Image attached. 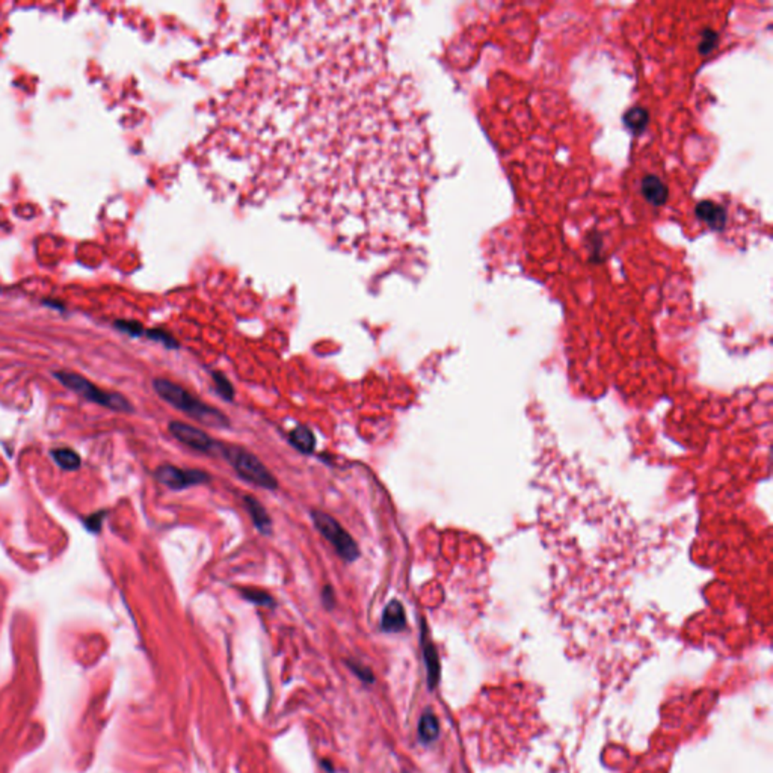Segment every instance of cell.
Segmentation results:
<instances>
[{"label": "cell", "instance_id": "obj_1", "mask_svg": "<svg viewBox=\"0 0 773 773\" xmlns=\"http://www.w3.org/2000/svg\"><path fill=\"white\" fill-rule=\"evenodd\" d=\"M387 26L369 5L272 12L211 130L248 193L290 198L350 245L399 241L420 188V123Z\"/></svg>", "mask_w": 773, "mask_h": 773}, {"label": "cell", "instance_id": "obj_2", "mask_svg": "<svg viewBox=\"0 0 773 773\" xmlns=\"http://www.w3.org/2000/svg\"><path fill=\"white\" fill-rule=\"evenodd\" d=\"M153 387L157 395H159L165 402L173 405L174 408L183 411L185 414L191 415L193 420L200 422L201 425L208 426V428H219V429L230 426L228 417L224 413H221L219 410L213 408V406L204 403L198 398L191 395L188 390L171 381H168V379H162V378L154 379Z\"/></svg>", "mask_w": 773, "mask_h": 773}, {"label": "cell", "instance_id": "obj_3", "mask_svg": "<svg viewBox=\"0 0 773 773\" xmlns=\"http://www.w3.org/2000/svg\"><path fill=\"white\" fill-rule=\"evenodd\" d=\"M219 449L222 452V456L226 458L231 467L238 471V475L245 480L271 491L278 488L277 478L271 473L266 465L261 463L254 453L248 452L246 449L241 448V445L231 444H219Z\"/></svg>", "mask_w": 773, "mask_h": 773}, {"label": "cell", "instance_id": "obj_4", "mask_svg": "<svg viewBox=\"0 0 773 773\" xmlns=\"http://www.w3.org/2000/svg\"><path fill=\"white\" fill-rule=\"evenodd\" d=\"M55 376L64 387H67L69 390L77 393L79 396L85 398L89 402H94L97 405L104 406V408H109V410H113V411H120V413H132L133 411L132 403H130L123 395H118V393L104 391V390L98 388L97 385H94L93 383H91L89 379H86V378H84L81 375L73 373V372H56Z\"/></svg>", "mask_w": 773, "mask_h": 773}, {"label": "cell", "instance_id": "obj_5", "mask_svg": "<svg viewBox=\"0 0 773 773\" xmlns=\"http://www.w3.org/2000/svg\"><path fill=\"white\" fill-rule=\"evenodd\" d=\"M311 520L316 529L325 536V540L335 548V553L345 562L350 563L360 557L357 542L352 540L348 530L340 526V522L335 518L322 512V510H313Z\"/></svg>", "mask_w": 773, "mask_h": 773}, {"label": "cell", "instance_id": "obj_6", "mask_svg": "<svg viewBox=\"0 0 773 773\" xmlns=\"http://www.w3.org/2000/svg\"><path fill=\"white\" fill-rule=\"evenodd\" d=\"M156 479L174 491L211 482V476L203 470H183L168 464L156 470Z\"/></svg>", "mask_w": 773, "mask_h": 773}, {"label": "cell", "instance_id": "obj_7", "mask_svg": "<svg viewBox=\"0 0 773 773\" xmlns=\"http://www.w3.org/2000/svg\"><path fill=\"white\" fill-rule=\"evenodd\" d=\"M169 432H171V435L177 438L181 444H185L188 445V448L198 450V452L211 453L219 445L213 438L208 437L204 430L196 429L183 422L169 423Z\"/></svg>", "mask_w": 773, "mask_h": 773}, {"label": "cell", "instance_id": "obj_8", "mask_svg": "<svg viewBox=\"0 0 773 773\" xmlns=\"http://www.w3.org/2000/svg\"><path fill=\"white\" fill-rule=\"evenodd\" d=\"M406 628V615L402 602L393 600L385 606L381 618V630L384 633H400Z\"/></svg>", "mask_w": 773, "mask_h": 773}, {"label": "cell", "instance_id": "obj_9", "mask_svg": "<svg viewBox=\"0 0 773 773\" xmlns=\"http://www.w3.org/2000/svg\"><path fill=\"white\" fill-rule=\"evenodd\" d=\"M695 212H697V216L714 231H720L727 224L725 208L713 201H701L697 206Z\"/></svg>", "mask_w": 773, "mask_h": 773}, {"label": "cell", "instance_id": "obj_10", "mask_svg": "<svg viewBox=\"0 0 773 773\" xmlns=\"http://www.w3.org/2000/svg\"><path fill=\"white\" fill-rule=\"evenodd\" d=\"M640 191L644 198L656 207L663 206L667 201V195H670L666 183L662 181L657 176H647L642 178Z\"/></svg>", "mask_w": 773, "mask_h": 773}, {"label": "cell", "instance_id": "obj_11", "mask_svg": "<svg viewBox=\"0 0 773 773\" xmlns=\"http://www.w3.org/2000/svg\"><path fill=\"white\" fill-rule=\"evenodd\" d=\"M243 502H245L248 514H250V517H251V520L254 522V526L257 527V530L260 533H263V535H271L272 533V520H271V517L268 514V510L265 509V506L261 505L253 495H245Z\"/></svg>", "mask_w": 773, "mask_h": 773}, {"label": "cell", "instance_id": "obj_12", "mask_svg": "<svg viewBox=\"0 0 773 773\" xmlns=\"http://www.w3.org/2000/svg\"><path fill=\"white\" fill-rule=\"evenodd\" d=\"M422 644H423V657H425L426 670H428V684L430 689H434L440 678V660H438V654L434 644H432L430 639L426 636L425 625H423V633H422Z\"/></svg>", "mask_w": 773, "mask_h": 773}, {"label": "cell", "instance_id": "obj_13", "mask_svg": "<svg viewBox=\"0 0 773 773\" xmlns=\"http://www.w3.org/2000/svg\"><path fill=\"white\" fill-rule=\"evenodd\" d=\"M289 441L300 453L310 455L316 449V437H314L313 430L304 425H299L290 430Z\"/></svg>", "mask_w": 773, "mask_h": 773}, {"label": "cell", "instance_id": "obj_14", "mask_svg": "<svg viewBox=\"0 0 773 773\" xmlns=\"http://www.w3.org/2000/svg\"><path fill=\"white\" fill-rule=\"evenodd\" d=\"M650 123V113L644 108H632L624 113V124L632 130L635 135H640L647 128Z\"/></svg>", "mask_w": 773, "mask_h": 773}, {"label": "cell", "instance_id": "obj_15", "mask_svg": "<svg viewBox=\"0 0 773 773\" xmlns=\"http://www.w3.org/2000/svg\"><path fill=\"white\" fill-rule=\"evenodd\" d=\"M438 734H440L438 719L435 717V714L426 712L420 717V722H418V739H420L422 743H430L438 737Z\"/></svg>", "mask_w": 773, "mask_h": 773}, {"label": "cell", "instance_id": "obj_16", "mask_svg": "<svg viewBox=\"0 0 773 773\" xmlns=\"http://www.w3.org/2000/svg\"><path fill=\"white\" fill-rule=\"evenodd\" d=\"M51 456H54L55 463L62 470H67V471L77 470L79 467H81V463H82L81 456H79L74 450L67 449V448H61V449L51 450Z\"/></svg>", "mask_w": 773, "mask_h": 773}, {"label": "cell", "instance_id": "obj_17", "mask_svg": "<svg viewBox=\"0 0 773 773\" xmlns=\"http://www.w3.org/2000/svg\"><path fill=\"white\" fill-rule=\"evenodd\" d=\"M239 592L246 601L253 602V605H257V606H261V607H273L275 606L273 597L269 595L265 591H261V589H257V587H239Z\"/></svg>", "mask_w": 773, "mask_h": 773}, {"label": "cell", "instance_id": "obj_18", "mask_svg": "<svg viewBox=\"0 0 773 773\" xmlns=\"http://www.w3.org/2000/svg\"><path fill=\"white\" fill-rule=\"evenodd\" d=\"M212 378H213V383H215V388L218 391V395L222 399L231 402L234 399V387L228 381V378L224 373H219V372H212Z\"/></svg>", "mask_w": 773, "mask_h": 773}, {"label": "cell", "instance_id": "obj_19", "mask_svg": "<svg viewBox=\"0 0 773 773\" xmlns=\"http://www.w3.org/2000/svg\"><path fill=\"white\" fill-rule=\"evenodd\" d=\"M717 39H719V36H717L716 32H713V31H710V29H707V31L702 34V39H701V43H699V51H701V54H702V55H709L710 51H713L714 47H716V44H717Z\"/></svg>", "mask_w": 773, "mask_h": 773}, {"label": "cell", "instance_id": "obj_20", "mask_svg": "<svg viewBox=\"0 0 773 773\" xmlns=\"http://www.w3.org/2000/svg\"><path fill=\"white\" fill-rule=\"evenodd\" d=\"M348 666L350 667V671L353 674H355L361 681H364V683H373L375 678H373L370 667H365L358 662H348Z\"/></svg>", "mask_w": 773, "mask_h": 773}, {"label": "cell", "instance_id": "obj_21", "mask_svg": "<svg viewBox=\"0 0 773 773\" xmlns=\"http://www.w3.org/2000/svg\"><path fill=\"white\" fill-rule=\"evenodd\" d=\"M115 326H116V328H118V330H121L123 333H127V334H130V335H133V337H138V335L143 334V330H142V326H141L139 323H136V322L118 320V322H115Z\"/></svg>", "mask_w": 773, "mask_h": 773}, {"label": "cell", "instance_id": "obj_22", "mask_svg": "<svg viewBox=\"0 0 773 773\" xmlns=\"http://www.w3.org/2000/svg\"><path fill=\"white\" fill-rule=\"evenodd\" d=\"M103 518H104V512H96L91 517H88L85 520V524H86V529L91 530V532H100L101 529V522H103Z\"/></svg>", "mask_w": 773, "mask_h": 773}, {"label": "cell", "instance_id": "obj_23", "mask_svg": "<svg viewBox=\"0 0 773 773\" xmlns=\"http://www.w3.org/2000/svg\"><path fill=\"white\" fill-rule=\"evenodd\" d=\"M150 338H154V340H159V342H162L165 346L168 348H177V343L176 340L173 337H169L168 334H165L163 331H148L147 333Z\"/></svg>", "mask_w": 773, "mask_h": 773}, {"label": "cell", "instance_id": "obj_24", "mask_svg": "<svg viewBox=\"0 0 773 773\" xmlns=\"http://www.w3.org/2000/svg\"><path fill=\"white\" fill-rule=\"evenodd\" d=\"M322 601H323V606L326 609H333L334 605H335V598H334V589L326 585L323 589H322Z\"/></svg>", "mask_w": 773, "mask_h": 773}]
</instances>
